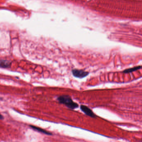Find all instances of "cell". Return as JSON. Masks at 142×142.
<instances>
[{"mask_svg": "<svg viewBox=\"0 0 142 142\" xmlns=\"http://www.w3.org/2000/svg\"><path fill=\"white\" fill-rule=\"evenodd\" d=\"M30 128H32V129L36 131L39 132L43 133V134H46L47 135H52V133L51 132H50L49 131H47L43 129L42 128L38 127L37 126H32V125H30Z\"/></svg>", "mask_w": 142, "mask_h": 142, "instance_id": "obj_4", "label": "cell"}, {"mask_svg": "<svg viewBox=\"0 0 142 142\" xmlns=\"http://www.w3.org/2000/svg\"><path fill=\"white\" fill-rule=\"evenodd\" d=\"M57 101L60 104H64L68 108L71 109H74L78 108L79 105L76 103L74 102L72 98L68 95H62L57 98Z\"/></svg>", "mask_w": 142, "mask_h": 142, "instance_id": "obj_1", "label": "cell"}, {"mask_svg": "<svg viewBox=\"0 0 142 142\" xmlns=\"http://www.w3.org/2000/svg\"><path fill=\"white\" fill-rule=\"evenodd\" d=\"M11 65V62L7 60L0 59V68H8Z\"/></svg>", "mask_w": 142, "mask_h": 142, "instance_id": "obj_5", "label": "cell"}, {"mask_svg": "<svg viewBox=\"0 0 142 142\" xmlns=\"http://www.w3.org/2000/svg\"><path fill=\"white\" fill-rule=\"evenodd\" d=\"M3 118H3V116L0 113V119L2 120V119H3Z\"/></svg>", "mask_w": 142, "mask_h": 142, "instance_id": "obj_7", "label": "cell"}, {"mask_svg": "<svg viewBox=\"0 0 142 142\" xmlns=\"http://www.w3.org/2000/svg\"><path fill=\"white\" fill-rule=\"evenodd\" d=\"M141 68V66H138L136 67H133V68H129V69H125L123 71V72L124 73L127 74L130 73H131L132 72H134V71H136L138 69H140Z\"/></svg>", "mask_w": 142, "mask_h": 142, "instance_id": "obj_6", "label": "cell"}, {"mask_svg": "<svg viewBox=\"0 0 142 142\" xmlns=\"http://www.w3.org/2000/svg\"><path fill=\"white\" fill-rule=\"evenodd\" d=\"M72 74L74 77L82 79L87 77L89 74V72L83 70L78 69H74L72 71Z\"/></svg>", "mask_w": 142, "mask_h": 142, "instance_id": "obj_2", "label": "cell"}, {"mask_svg": "<svg viewBox=\"0 0 142 142\" xmlns=\"http://www.w3.org/2000/svg\"><path fill=\"white\" fill-rule=\"evenodd\" d=\"M80 109L84 113L88 116L93 118H95L96 117V114L93 113V112L92 110H91V109L86 105H80Z\"/></svg>", "mask_w": 142, "mask_h": 142, "instance_id": "obj_3", "label": "cell"}]
</instances>
